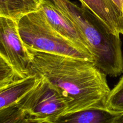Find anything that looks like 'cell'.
Returning a JSON list of instances; mask_svg holds the SVG:
<instances>
[{"label": "cell", "instance_id": "obj_1", "mask_svg": "<svg viewBox=\"0 0 123 123\" xmlns=\"http://www.w3.org/2000/svg\"><path fill=\"white\" fill-rule=\"evenodd\" d=\"M27 49L31 60L29 74L45 79L62 92L68 105L66 114L105 108L111 90L107 75L94 61Z\"/></svg>", "mask_w": 123, "mask_h": 123}, {"label": "cell", "instance_id": "obj_2", "mask_svg": "<svg viewBox=\"0 0 123 123\" xmlns=\"http://www.w3.org/2000/svg\"><path fill=\"white\" fill-rule=\"evenodd\" d=\"M72 21L88 44L96 66L106 75L123 73V55L120 35L91 10L69 0H51Z\"/></svg>", "mask_w": 123, "mask_h": 123}, {"label": "cell", "instance_id": "obj_3", "mask_svg": "<svg viewBox=\"0 0 123 123\" xmlns=\"http://www.w3.org/2000/svg\"><path fill=\"white\" fill-rule=\"evenodd\" d=\"M18 24L20 38L27 48L94 61L92 55L80 50L55 31L42 9L23 16Z\"/></svg>", "mask_w": 123, "mask_h": 123}, {"label": "cell", "instance_id": "obj_4", "mask_svg": "<svg viewBox=\"0 0 123 123\" xmlns=\"http://www.w3.org/2000/svg\"><path fill=\"white\" fill-rule=\"evenodd\" d=\"M17 104L27 113L29 120L41 122L65 115L68 108L67 98L62 92L43 78Z\"/></svg>", "mask_w": 123, "mask_h": 123}, {"label": "cell", "instance_id": "obj_5", "mask_svg": "<svg viewBox=\"0 0 123 123\" xmlns=\"http://www.w3.org/2000/svg\"><path fill=\"white\" fill-rule=\"evenodd\" d=\"M0 56L7 60L21 78L30 76L31 60L20 38L18 21L4 16H0Z\"/></svg>", "mask_w": 123, "mask_h": 123}, {"label": "cell", "instance_id": "obj_6", "mask_svg": "<svg viewBox=\"0 0 123 123\" xmlns=\"http://www.w3.org/2000/svg\"><path fill=\"white\" fill-rule=\"evenodd\" d=\"M40 1V9L54 30L80 50L92 55L87 42L73 22L51 0Z\"/></svg>", "mask_w": 123, "mask_h": 123}, {"label": "cell", "instance_id": "obj_7", "mask_svg": "<svg viewBox=\"0 0 123 123\" xmlns=\"http://www.w3.org/2000/svg\"><path fill=\"white\" fill-rule=\"evenodd\" d=\"M85 6L101 20L115 34L123 32V12L112 0H80Z\"/></svg>", "mask_w": 123, "mask_h": 123}, {"label": "cell", "instance_id": "obj_8", "mask_svg": "<svg viewBox=\"0 0 123 123\" xmlns=\"http://www.w3.org/2000/svg\"><path fill=\"white\" fill-rule=\"evenodd\" d=\"M41 79L36 74L30 75L0 89V109L19 103L39 83Z\"/></svg>", "mask_w": 123, "mask_h": 123}, {"label": "cell", "instance_id": "obj_9", "mask_svg": "<svg viewBox=\"0 0 123 123\" xmlns=\"http://www.w3.org/2000/svg\"><path fill=\"white\" fill-rule=\"evenodd\" d=\"M120 115L104 108H91L66 114L48 123H115Z\"/></svg>", "mask_w": 123, "mask_h": 123}, {"label": "cell", "instance_id": "obj_10", "mask_svg": "<svg viewBox=\"0 0 123 123\" xmlns=\"http://www.w3.org/2000/svg\"><path fill=\"white\" fill-rule=\"evenodd\" d=\"M40 9V0H0V16L12 18L16 21Z\"/></svg>", "mask_w": 123, "mask_h": 123}, {"label": "cell", "instance_id": "obj_11", "mask_svg": "<svg viewBox=\"0 0 123 123\" xmlns=\"http://www.w3.org/2000/svg\"><path fill=\"white\" fill-rule=\"evenodd\" d=\"M104 107L114 114L123 115V76L110 90L105 101Z\"/></svg>", "mask_w": 123, "mask_h": 123}, {"label": "cell", "instance_id": "obj_12", "mask_svg": "<svg viewBox=\"0 0 123 123\" xmlns=\"http://www.w3.org/2000/svg\"><path fill=\"white\" fill-rule=\"evenodd\" d=\"M27 113L18 104L0 109V123H25Z\"/></svg>", "mask_w": 123, "mask_h": 123}, {"label": "cell", "instance_id": "obj_13", "mask_svg": "<svg viewBox=\"0 0 123 123\" xmlns=\"http://www.w3.org/2000/svg\"><path fill=\"white\" fill-rule=\"evenodd\" d=\"M22 79L13 66L0 56V89L4 88L14 82Z\"/></svg>", "mask_w": 123, "mask_h": 123}, {"label": "cell", "instance_id": "obj_14", "mask_svg": "<svg viewBox=\"0 0 123 123\" xmlns=\"http://www.w3.org/2000/svg\"><path fill=\"white\" fill-rule=\"evenodd\" d=\"M119 8L123 10V0H112Z\"/></svg>", "mask_w": 123, "mask_h": 123}, {"label": "cell", "instance_id": "obj_15", "mask_svg": "<svg viewBox=\"0 0 123 123\" xmlns=\"http://www.w3.org/2000/svg\"><path fill=\"white\" fill-rule=\"evenodd\" d=\"M115 123H123V115H120L117 119Z\"/></svg>", "mask_w": 123, "mask_h": 123}, {"label": "cell", "instance_id": "obj_16", "mask_svg": "<svg viewBox=\"0 0 123 123\" xmlns=\"http://www.w3.org/2000/svg\"><path fill=\"white\" fill-rule=\"evenodd\" d=\"M25 123H48L46 122H41V121H35V120H28V121H26Z\"/></svg>", "mask_w": 123, "mask_h": 123}, {"label": "cell", "instance_id": "obj_17", "mask_svg": "<svg viewBox=\"0 0 123 123\" xmlns=\"http://www.w3.org/2000/svg\"><path fill=\"white\" fill-rule=\"evenodd\" d=\"M122 35L123 36V33H122Z\"/></svg>", "mask_w": 123, "mask_h": 123}]
</instances>
